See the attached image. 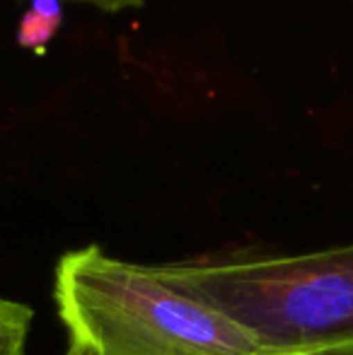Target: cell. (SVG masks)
Segmentation results:
<instances>
[{
	"label": "cell",
	"mask_w": 353,
	"mask_h": 355,
	"mask_svg": "<svg viewBox=\"0 0 353 355\" xmlns=\"http://www.w3.org/2000/svg\"><path fill=\"white\" fill-rule=\"evenodd\" d=\"M53 300L71 343L99 355H271L157 266L114 259L97 244L58 259Z\"/></svg>",
	"instance_id": "cell-1"
},
{
	"label": "cell",
	"mask_w": 353,
	"mask_h": 355,
	"mask_svg": "<svg viewBox=\"0 0 353 355\" xmlns=\"http://www.w3.org/2000/svg\"><path fill=\"white\" fill-rule=\"evenodd\" d=\"M157 268L172 285L225 312L271 355H353V242Z\"/></svg>",
	"instance_id": "cell-2"
},
{
	"label": "cell",
	"mask_w": 353,
	"mask_h": 355,
	"mask_svg": "<svg viewBox=\"0 0 353 355\" xmlns=\"http://www.w3.org/2000/svg\"><path fill=\"white\" fill-rule=\"evenodd\" d=\"M17 24V44L32 53H44L63 27V0H27Z\"/></svg>",
	"instance_id": "cell-3"
},
{
	"label": "cell",
	"mask_w": 353,
	"mask_h": 355,
	"mask_svg": "<svg viewBox=\"0 0 353 355\" xmlns=\"http://www.w3.org/2000/svg\"><path fill=\"white\" fill-rule=\"evenodd\" d=\"M32 309L0 295V355H24Z\"/></svg>",
	"instance_id": "cell-4"
},
{
	"label": "cell",
	"mask_w": 353,
	"mask_h": 355,
	"mask_svg": "<svg viewBox=\"0 0 353 355\" xmlns=\"http://www.w3.org/2000/svg\"><path fill=\"white\" fill-rule=\"evenodd\" d=\"M19 3H27V0H19ZM66 3L92 8L107 15H119V12H128V10H141L146 5V0H63V5Z\"/></svg>",
	"instance_id": "cell-5"
},
{
	"label": "cell",
	"mask_w": 353,
	"mask_h": 355,
	"mask_svg": "<svg viewBox=\"0 0 353 355\" xmlns=\"http://www.w3.org/2000/svg\"><path fill=\"white\" fill-rule=\"evenodd\" d=\"M66 355H99V353L92 351V348H87V346H80V343H71Z\"/></svg>",
	"instance_id": "cell-6"
}]
</instances>
